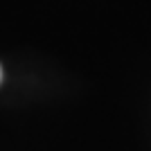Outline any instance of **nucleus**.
I'll list each match as a JSON object with an SVG mask.
<instances>
[{"instance_id":"1","label":"nucleus","mask_w":151,"mask_h":151,"mask_svg":"<svg viewBox=\"0 0 151 151\" xmlns=\"http://www.w3.org/2000/svg\"><path fill=\"white\" fill-rule=\"evenodd\" d=\"M0 81H2V68H0Z\"/></svg>"}]
</instances>
